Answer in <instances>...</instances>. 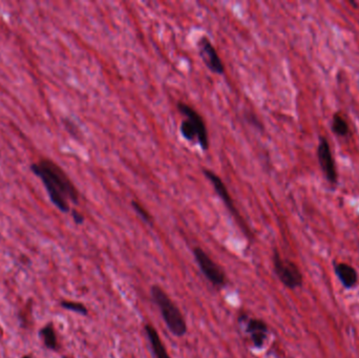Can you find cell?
I'll use <instances>...</instances> for the list:
<instances>
[{
	"label": "cell",
	"instance_id": "11",
	"mask_svg": "<svg viewBox=\"0 0 359 358\" xmlns=\"http://www.w3.org/2000/svg\"><path fill=\"white\" fill-rule=\"evenodd\" d=\"M144 330L156 358H171L167 353L166 348H165L164 343L160 338V335L156 329L152 325H145Z\"/></svg>",
	"mask_w": 359,
	"mask_h": 358
},
{
	"label": "cell",
	"instance_id": "10",
	"mask_svg": "<svg viewBox=\"0 0 359 358\" xmlns=\"http://www.w3.org/2000/svg\"><path fill=\"white\" fill-rule=\"evenodd\" d=\"M334 272L337 278L346 289L353 288L358 282V274L354 267L346 263H338L334 265Z\"/></svg>",
	"mask_w": 359,
	"mask_h": 358
},
{
	"label": "cell",
	"instance_id": "4",
	"mask_svg": "<svg viewBox=\"0 0 359 358\" xmlns=\"http://www.w3.org/2000/svg\"><path fill=\"white\" fill-rule=\"evenodd\" d=\"M273 268L278 280L287 288L294 290L303 286V274L296 264L283 259L276 250L273 254Z\"/></svg>",
	"mask_w": 359,
	"mask_h": 358
},
{
	"label": "cell",
	"instance_id": "8",
	"mask_svg": "<svg viewBox=\"0 0 359 358\" xmlns=\"http://www.w3.org/2000/svg\"><path fill=\"white\" fill-rule=\"evenodd\" d=\"M240 324L246 325V333L256 349H262L268 336V326L264 320L258 318H250L246 314L239 317Z\"/></svg>",
	"mask_w": 359,
	"mask_h": 358
},
{
	"label": "cell",
	"instance_id": "13",
	"mask_svg": "<svg viewBox=\"0 0 359 358\" xmlns=\"http://www.w3.org/2000/svg\"><path fill=\"white\" fill-rule=\"evenodd\" d=\"M332 130L336 134L340 135V137H344V135H347L349 134V125L347 123V121L338 113L334 114L333 117Z\"/></svg>",
	"mask_w": 359,
	"mask_h": 358
},
{
	"label": "cell",
	"instance_id": "9",
	"mask_svg": "<svg viewBox=\"0 0 359 358\" xmlns=\"http://www.w3.org/2000/svg\"><path fill=\"white\" fill-rule=\"evenodd\" d=\"M317 157H318L319 165L327 180L331 183H336L337 182V173H336L335 163H334L332 152H331V147H330L328 140L324 137H320L319 139V145L317 148Z\"/></svg>",
	"mask_w": 359,
	"mask_h": 358
},
{
	"label": "cell",
	"instance_id": "15",
	"mask_svg": "<svg viewBox=\"0 0 359 358\" xmlns=\"http://www.w3.org/2000/svg\"><path fill=\"white\" fill-rule=\"evenodd\" d=\"M132 206L134 207V209H135V212H137L138 216L143 221H144L145 223H147V224H153V218H152V216H150L149 212L139 202L133 201L132 202Z\"/></svg>",
	"mask_w": 359,
	"mask_h": 358
},
{
	"label": "cell",
	"instance_id": "6",
	"mask_svg": "<svg viewBox=\"0 0 359 358\" xmlns=\"http://www.w3.org/2000/svg\"><path fill=\"white\" fill-rule=\"evenodd\" d=\"M203 174L205 175V177L208 179V180L210 181V183H211V184H212V186H213L214 190L217 191V193L219 195V197L222 199L223 203H224V204H225V206L227 207V209H228L229 211H230V213H231L232 216L236 219V221L240 222L241 227L244 229V230H245V232H247V228H246L245 224H244L243 220L241 219L239 211L236 210V208H235L234 203H233V200H232V198H231V196H230V193L228 192V189H227V187H226L225 183L223 182L222 179H221L217 174L213 173V171H212V170H210V169L204 168V169H203Z\"/></svg>",
	"mask_w": 359,
	"mask_h": 358
},
{
	"label": "cell",
	"instance_id": "14",
	"mask_svg": "<svg viewBox=\"0 0 359 358\" xmlns=\"http://www.w3.org/2000/svg\"><path fill=\"white\" fill-rule=\"evenodd\" d=\"M61 307L63 308V309H67V310L73 311V312L82 314V315H86L89 312L88 309H86V307L84 305L80 304V303L67 302V300H63V302H61Z\"/></svg>",
	"mask_w": 359,
	"mask_h": 358
},
{
	"label": "cell",
	"instance_id": "16",
	"mask_svg": "<svg viewBox=\"0 0 359 358\" xmlns=\"http://www.w3.org/2000/svg\"><path fill=\"white\" fill-rule=\"evenodd\" d=\"M71 216H73V219L75 221V223L78 225L83 224L84 222V217L80 212H78L77 210H71Z\"/></svg>",
	"mask_w": 359,
	"mask_h": 358
},
{
	"label": "cell",
	"instance_id": "5",
	"mask_svg": "<svg viewBox=\"0 0 359 358\" xmlns=\"http://www.w3.org/2000/svg\"><path fill=\"white\" fill-rule=\"evenodd\" d=\"M196 262L203 275L215 287H224L227 283L226 274L219 265L215 263L211 257L208 255L203 249L199 247L193 249Z\"/></svg>",
	"mask_w": 359,
	"mask_h": 358
},
{
	"label": "cell",
	"instance_id": "12",
	"mask_svg": "<svg viewBox=\"0 0 359 358\" xmlns=\"http://www.w3.org/2000/svg\"><path fill=\"white\" fill-rule=\"evenodd\" d=\"M39 334H40V337H42L43 339V342H45V346L47 349L53 350V351L57 350L58 342H57V335H56L55 329L52 323H49L45 328H42Z\"/></svg>",
	"mask_w": 359,
	"mask_h": 358
},
{
	"label": "cell",
	"instance_id": "3",
	"mask_svg": "<svg viewBox=\"0 0 359 358\" xmlns=\"http://www.w3.org/2000/svg\"><path fill=\"white\" fill-rule=\"evenodd\" d=\"M178 110L185 117L180 125L183 137L190 142L198 141L202 150L207 152L209 148V138L203 117L193 107L184 102L178 103Z\"/></svg>",
	"mask_w": 359,
	"mask_h": 358
},
{
	"label": "cell",
	"instance_id": "7",
	"mask_svg": "<svg viewBox=\"0 0 359 358\" xmlns=\"http://www.w3.org/2000/svg\"><path fill=\"white\" fill-rule=\"evenodd\" d=\"M198 47L201 57L212 73L223 75L225 71V66L217 52V49L211 44V41L206 36H202L198 42Z\"/></svg>",
	"mask_w": 359,
	"mask_h": 358
},
{
	"label": "cell",
	"instance_id": "1",
	"mask_svg": "<svg viewBox=\"0 0 359 358\" xmlns=\"http://www.w3.org/2000/svg\"><path fill=\"white\" fill-rule=\"evenodd\" d=\"M31 170L45 184L52 203L60 211L64 213L69 212V202L78 204L79 191L76 186L64 170L55 162L48 159H41L37 163L32 164Z\"/></svg>",
	"mask_w": 359,
	"mask_h": 358
},
{
	"label": "cell",
	"instance_id": "2",
	"mask_svg": "<svg viewBox=\"0 0 359 358\" xmlns=\"http://www.w3.org/2000/svg\"><path fill=\"white\" fill-rule=\"evenodd\" d=\"M153 302L157 306L161 312L162 318L166 324L168 330L177 337H182L187 333V325L181 310L172 302V299L166 294L159 286H153L150 289Z\"/></svg>",
	"mask_w": 359,
	"mask_h": 358
},
{
	"label": "cell",
	"instance_id": "17",
	"mask_svg": "<svg viewBox=\"0 0 359 358\" xmlns=\"http://www.w3.org/2000/svg\"><path fill=\"white\" fill-rule=\"evenodd\" d=\"M22 358H32V357L31 356H23Z\"/></svg>",
	"mask_w": 359,
	"mask_h": 358
}]
</instances>
